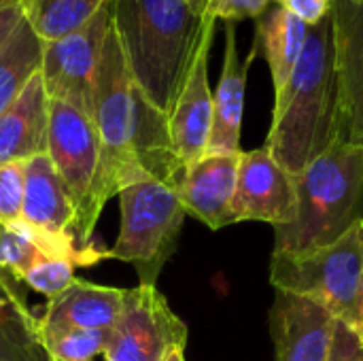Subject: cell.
<instances>
[{"label":"cell","mask_w":363,"mask_h":361,"mask_svg":"<svg viewBox=\"0 0 363 361\" xmlns=\"http://www.w3.org/2000/svg\"><path fill=\"white\" fill-rule=\"evenodd\" d=\"M79 266H85L79 260H70V257H57V260H47L38 266H34L26 277L23 283L28 287H32L34 291L47 296L49 300L55 298L57 294H62L77 277L74 270Z\"/></svg>","instance_id":"25"},{"label":"cell","mask_w":363,"mask_h":361,"mask_svg":"<svg viewBox=\"0 0 363 361\" xmlns=\"http://www.w3.org/2000/svg\"><path fill=\"white\" fill-rule=\"evenodd\" d=\"M255 55L257 51L251 49L249 57L240 60L238 43H236V23L228 21L223 68L217 89L213 91V128H211L206 153H240L247 77Z\"/></svg>","instance_id":"15"},{"label":"cell","mask_w":363,"mask_h":361,"mask_svg":"<svg viewBox=\"0 0 363 361\" xmlns=\"http://www.w3.org/2000/svg\"><path fill=\"white\" fill-rule=\"evenodd\" d=\"M330 361H363V347L355 332L345 326L336 323L334 332V345H332V357Z\"/></svg>","instance_id":"29"},{"label":"cell","mask_w":363,"mask_h":361,"mask_svg":"<svg viewBox=\"0 0 363 361\" xmlns=\"http://www.w3.org/2000/svg\"><path fill=\"white\" fill-rule=\"evenodd\" d=\"M125 300V289L74 279L62 294L49 300L38 328L111 330Z\"/></svg>","instance_id":"18"},{"label":"cell","mask_w":363,"mask_h":361,"mask_svg":"<svg viewBox=\"0 0 363 361\" xmlns=\"http://www.w3.org/2000/svg\"><path fill=\"white\" fill-rule=\"evenodd\" d=\"M111 28V0H106L83 28L43 45L40 79L51 100L72 104L91 117L94 81Z\"/></svg>","instance_id":"9"},{"label":"cell","mask_w":363,"mask_h":361,"mask_svg":"<svg viewBox=\"0 0 363 361\" xmlns=\"http://www.w3.org/2000/svg\"><path fill=\"white\" fill-rule=\"evenodd\" d=\"M21 21H23V6H21V2L0 4V51L6 47V43L17 32Z\"/></svg>","instance_id":"30"},{"label":"cell","mask_w":363,"mask_h":361,"mask_svg":"<svg viewBox=\"0 0 363 361\" xmlns=\"http://www.w3.org/2000/svg\"><path fill=\"white\" fill-rule=\"evenodd\" d=\"M240 153H204L183 170L179 181V196L185 213L194 215L211 230L234 223L232 202Z\"/></svg>","instance_id":"14"},{"label":"cell","mask_w":363,"mask_h":361,"mask_svg":"<svg viewBox=\"0 0 363 361\" xmlns=\"http://www.w3.org/2000/svg\"><path fill=\"white\" fill-rule=\"evenodd\" d=\"M19 221L49 236H72L74 206L47 153L26 162Z\"/></svg>","instance_id":"16"},{"label":"cell","mask_w":363,"mask_h":361,"mask_svg":"<svg viewBox=\"0 0 363 361\" xmlns=\"http://www.w3.org/2000/svg\"><path fill=\"white\" fill-rule=\"evenodd\" d=\"M187 326L155 285L125 289L123 309L111 328L106 361H166L185 351Z\"/></svg>","instance_id":"8"},{"label":"cell","mask_w":363,"mask_h":361,"mask_svg":"<svg viewBox=\"0 0 363 361\" xmlns=\"http://www.w3.org/2000/svg\"><path fill=\"white\" fill-rule=\"evenodd\" d=\"M111 17L138 89L170 115L213 17L185 0H111Z\"/></svg>","instance_id":"2"},{"label":"cell","mask_w":363,"mask_h":361,"mask_svg":"<svg viewBox=\"0 0 363 361\" xmlns=\"http://www.w3.org/2000/svg\"><path fill=\"white\" fill-rule=\"evenodd\" d=\"M340 138L332 17L313 26L296 70L274 98L266 149L294 177Z\"/></svg>","instance_id":"3"},{"label":"cell","mask_w":363,"mask_h":361,"mask_svg":"<svg viewBox=\"0 0 363 361\" xmlns=\"http://www.w3.org/2000/svg\"><path fill=\"white\" fill-rule=\"evenodd\" d=\"M215 26L217 19L213 17L204 30L183 89L168 115L170 143L183 168L198 162L208 149L213 128V89L208 83V57L215 40Z\"/></svg>","instance_id":"12"},{"label":"cell","mask_w":363,"mask_h":361,"mask_svg":"<svg viewBox=\"0 0 363 361\" xmlns=\"http://www.w3.org/2000/svg\"><path fill=\"white\" fill-rule=\"evenodd\" d=\"M353 332H355V336L359 338V343H362V347H363V287H362V298H359V313H357V323H355Z\"/></svg>","instance_id":"31"},{"label":"cell","mask_w":363,"mask_h":361,"mask_svg":"<svg viewBox=\"0 0 363 361\" xmlns=\"http://www.w3.org/2000/svg\"><path fill=\"white\" fill-rule=\"evenodd\" d=\"M296 213V177L266 147L242 151L232 202L234 223L264 221L287 226Z\"/></svg>","instance_id":"10"},{"label":"cell","mask_w":363,"mask_h":361,"mask_svg":"<svg viewBox=\"0 0 363 361\" xmlns=\"http://www.w3.org/2000/svg\"><path fill=\"white\" fill-rule=\"evenodd\" d=\"M49 96L40 72L0 115V166L47 153Z\"/></svg>","instance_id":"17"},{"label":"cell","mask_w":363,"mask_h":361,"mask_svg":"<svg viewBox=\"0 0 363 361\" xmlns=\"http://www.w3.org/2000/svg\"><path fill=\"white\" fill-rule=\"evenodd\" d=\"M106 0H23V19L40 43L60 40L83 28Z\"/></svg>","instance_id":"23"},{"label":"cell","mask_w":363,"mask_h":361,"mask_svg":"<svg viewBox=\"0 0 363 361\" xmlns=\"http://www.w3.org/2000/svg\"><path fill=\"white\" fill-rule=\"evenodd\" d=\"M270 283L281 294L325 309L353 330L363 287V219L332 245L311 253H272Z\"/></svg>","instance_id":"5"},{"label":"cell","mask_w":363,"mask_h":361,"mask_svg":"<svg viewBox=\"0 0 363 361\" xmlns=\"http://www.w3.org/2000/svg\"><path fill=\"white\" fill-rule=\"evenodd\" d=\"M23 172L26 162L0 166V226H11L21 219Z\"/></svg>","instance_id":"26"},{"label":"cell","mask_w":363,"mask_h":361,"mask_svg":"<svg viewBox=\"0 0 363 361\" xmlns=\"http://www.w3.org/2000/svg\"><path fill=\"white\" fill-rule=\"evenodd\" d=\"M47 155L74 206V240L87 245L108 198L104 191L102 145L91 117L49 98Z\"/></svg>","instance_id":"7"},{"label":"cell","mask_w":363,"mask_h":361,"mask_svg":"<svg viewBox=\"0 0 363 361\" xmlns=\"http://www.w3.org/2000/svg\"><path fill=\"white\" fill-rule=\"evenodd\" d=\"M40 343L49 361H94L104 355L111 330L38 328Z\"/></svg>","instance_id":"24"},{"label":"cell","mask_w":363,"mask_h":361,"mask_svg":"<svg viewBox=\"0 0 363 361\" xmlns=\"http://www.w3.org/2000/svg\"><path fill=\"white\" fill-rule=\"evenodd\" d=\"M340 140L363 147V4L332 0Z\"/></svg>","instance_id":"11"},{"label":"cell","mask_w":363,"mask_h":361,"mask_svg":"<svg viewBox=\"0 0 363 361\" xmlns=\"http://www.w3.org/2000/svg\"><path fill=\"white\" fill-rule=\"evenodd\" d=\"M91 121L102 145L108 200L136 181H181L185 168L170 143L168 115L157 111L138 89L113 28L94 81Z\"/></svg>","instance_id":"1"},{"label":"cell","mask_w":363,"mask_h":361,"mask_svg":"<svg viewBox=\"0 0 363 361\" xmlns=\"http://www.w3.org/2000/svg\"><path fill=\"white\" fill-rule=\"evenodd\" d=\"M349 2H355V4H363V0H349Z\"/></svg>","instance_id":"35"},{"label":"cell","mask_w":363,"mask_h":361,"mask_svg":"<svg viewBox=\"0 0 363 361\" xmlns=\"http://www.w3.org/2000/svg\"><path fill=\"white\" fill-rule=\"evenodd\" d=\"M363 219V147L336 140L296 174V213L274 228V253L332 245Z\"/></svg>","instance_id":"4"},{"label":"cell","mask_w":363,"mask_h":361,"mask_svg":"<svg viewBox=\"0 0 363 361\" xmlns=\"http://www.w3.org/2000/svg\"><path fill=\"white\" fill-rule=\"evenodd\" d=\"M0 361H49L38 317L28 311L17 279L0 268Z\"/></svg>","instance_id":"21"},{"label":"cell","mask_w":363,"mask_h":361,"mask_svg":"<svg viewBox=\"0 0 363 361\" xmlns=\"http://www.w3.org/2000/svg\"><path fill=\"white\" fill-rule=\"evenodd\" d=\"M336 323L325 309L277 291L270 309L274 361H330Z\"/></svg>","instance_id":"13"},{"label":"cell","mask_w":363,"mask_h":361,"mask_svg":"<svg viewBox=\"0 0 363 361\" xmlns=\"http://www.w3.org/2000/svg\"><path fill=\"white\" fill-rule=\"evenodd\" d=\"M121 230L104 260L132 264L140 277L138 285H155L164 264L177 249L185 221L179 183L145 179L119 191Z\"/></svg>","instance_id":"6"},{"label":"cell","mask_w":363,"mask_h":361,"mask_svg":"<svg viewBox=\"0 0 363 361\" xmlns=\"http://www.w3.org/2000/svg\"><path fill=\"white\" fill-rule=\"evenodd\" d=\"M191 11H196L198 15H206V9H208V0H185Z\"/></svg>","instance_id":"32"},{"label":"cell","mask_w":363,"mask_h":361,"mask_svg":"<svg viewBox=\"0 0 363 361\" xmlns=\"http://www.w3.org/2000/svg\"><path fill=\"white\" fill-rule=\"evenodd\" d=\"M272 0H208L206 15L221 19V21H245V19H257Z\"/></svg>","instance_id":"27"},{"label":"cell","mask_w":363,"mask_h":361,"mask_svg":"<svg viewBox=\"0 0 363 361\" xmlns=\"http://www.w3.org/2000/svg\"><path fill=\"white\" fill-rule=\"evenodd\" d=\"M166 361H185V351H177V353H172V355H170Z\"/></svg>","instance_id":"33"},{"label":"cell","mask_w":363,"mask_h":361,"mask_svg":"<svg viewBox=\"0 0 363 361\" xmlns=\"http://www.w3.org/2000/svg\"><path fill=\"white\" fill-rule=\"evenodd\" d=\"M57 257H70L91 266L104 260V251L89 245L85 249H77L74 236H49L21 221L0 226V268L13 279L23 281L34 266Z\"/></svg>","instance_id":"19"},{"label":"cell","mask_w":363,"mask_h":361,"mask_svg":"<svg viewBox=\"0 0 363 361\" xmlns=\"http://www.w3.org/2000/svg\"><path fill=\"white\" fill-rule=\"evenodd\" d=\"M308 30L311 28L306 23H302L298 17L289 15L283 6L274 2H270V6L255 19L253 49L262 51L268 62L274 98H279L287 87L306 45Z\"/></svg>","instance_id":"20"},{"label":"cell","mask_w":363,"mask_h":361,"mask_svg":"<svg viewBox=\"0 0 363 361\" xmlns=\"http://www.w3.org/2000/svg\"><path fill=\"white\" fill-rule=\"evenodd\" d=\"M272 2L283 6L289 15L298 17L308 28L321 23L332 11V0H272Z\"/></svg>","instance_id":"28"},{"label":"cell","mask_w":363,"mask_h":361,"mask_svg":"<svg viewBox=\"0 0 363 361\" xmlns=\"http://www.w3.org/2000/svg\"><path fill=\"white\" fill-rule=\"evenodd\" d=\"M40 64L43 43L23 19L0 51V115L17 100L32 77L40 72Z\"/></svg>","instance_id":"22"},{"label":"cell","mask_w":363,"mask_h":361,"mask_svg":"<svg viewBox=\"0 0 363 361\" xmlns=\"http://www.w3.org/2000/svg\"><path fill=\"white\" fill-rule=\"evenodd\" d=\"M9 2H23V0H0V4H9Z\"/></svg>","instance_id":"34"}]
</instances>
